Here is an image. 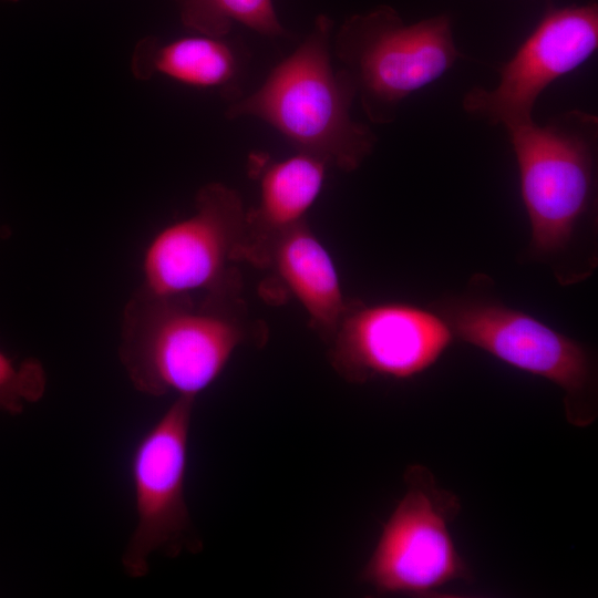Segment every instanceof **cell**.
<instances>
[{
  "label": "cell",
  "instance_id": "9c48e42d",
  "mask_svg": "<svg viewBox=\"0 0 598 598\" xmlns=\"http://www.w3.org/2000/svg\"><path fill=\"white\" fill-rule=\"evenodd\" d=\"M597 49L596 2L550 9L501 65L497 85L471 89L462 99V109L506 131L528 124L542 93L587 62Z\"/></svg>",
  "mask_w": 598,
  "mask_h": 598
},
{
  "label": "cell",
  "instance_id": "5b68a950",
  "mask_svg": "<svg viewBox=\"0 0 598 598\" xmlns=\"http://www.w3.org/2000/svg\"><path fill=\"white\" fill-rule=\"evenodd\" d=\"M436 312L463 342L558 385L571 425L586 427L596 420V368L584 344L496 299L450 297Z\"/></svg>",
  "mask_w": 598,
  "mask_h": 598
},
{
  "label": "cell",
  "instance_id": "6da1fadb",
  "mask_svg": "<svg viewBox=\"0 0 598 598\" xmlns=\"http://www.w3.org/2000/svg\"><path fill=\"white\" fill-rule=\"evenodd\" d=\"M241 290L243 280L165 297L135 291L123 309L118 342L135 390L196 399L240 347H264L268 329L251 317Z\"/></svg>",
  "mask_w": 598,
  "mask_h": 598
},
{
  "label": "cell",
  "instance_id": "7a4b0ae2",
  "mask_svg": "<svg viewBox=\"0 0 598 598\" xmlns=\"http://www.w3.org/2000/svg\"><path fill=\"white\" fill-rule=\"evenodd\" d=\"M333 21L319 14L307 38L251 94L229 103L228 118L251 116L278 131L296 150L343 172L359 168L378 137L351 117L354 86L331 63Z\"/></svg>",
  "mask_w": 598,
  "mask_h": 598
},
{
  "label": "cell",
  "instance_id": "9a60e30c",
  "mask_svg": "<svg viewBox=\"0 0 598 598\" xmlns=\"http://www.w3.org/2000/svg\"><path fill=\"white\" fill-rule=\"evenodd\" d=\"M43 364L34 358L17 361L0 350V411L20 414L40 401L47 390Z\"/></svg>",
  "mask_w": 598,
  "mask_h": 598
},
{
  "label": "cell",
  "instance_id": "52a82bcc",
  "mask_svg": "<svg viewBox=\"0 0 598 598\" xmlns=\"http://www.w3.org/2000/svg\"><path fill=\"white\" fill-rule=\"evenodd\" d=\"M405 493L385 523L360 577L378 594H431L471 573L460 556L450 524L458 497L442 488L429 468L411 465Z\"/></svg>",
  "mask_w": 598,
  "mask_h": 598
},
{
  "label": "cell",
  "instance_id": "7c38bea8",
  "mask_svg": "<svg viewBox=\"0 0 598 598\" xmlns=\"http://www.w3.org/2000/svg\"><path fill=\"white\" fill-rule=\"evenodd\" d=\"M255 267L274 272L276 280L300 303L310 327L327 343L350 300L343 295L330 252L307 219L272 239Z\"/></svg>",
  "mask_w": 598,
  "mask_h": 598
},
{
  "label": "cell",
  "instance_id": "277c9868",
  "mask_svg": "<svg viewBox=\"0 0 598 598\" xmlns=\"http://www.w3.org/2000/svg\"><path fill=\"white\" fill-rule=\"evenodd\" d=\"M333 53L367 118L392 123L409 96L442 78L462 56L447 14L406 23L390 6L347 18Z\"/></svg>",
  "mask_w": 598,
  "mask_h": 598
},
{
  "label": "cell",
  "instance_id": "8992f818",
  "mask_svg": "<svg viewBox=\"0 0 598 598\" xmlns=\"http://www.w3.org/2000/svg\"><path fill=\"white\" fill-rule=\"evenodd\" d=\"M195 401L176 396L132 452L130 473L136 524L121 558L128 577L146 576L155 553L175 558L203 549L185 495Z\"/></svg>",
  "mask_w": 598,
  "mask_h": 598
},
{
  "label": "cell",
  "instance_id": "8fae6325",
  "mask_svg": "<svg viewBox=\"0 0 598 598\" xmlns=\"http://www.w3.org/2000/svg\"><path fill=\"white\" fill-rule=\"evenodd\" d=\"M248 167L259 183V199L247 209L241 261L256 266L272 239L307 219L323 187L329 165L303 152L283 159L255 153L249 156Z\"/></svg>",
  "mask_w": 598,
  "mask_h": 598
},
{
  "label": "cell",
  "instance_id": "5bb4252c",
  "mask_svg": "<svg viewBox=\"0 0 598 598\" xmlns=\"http://www.w3.org/2000/svg\"><path fill=\"white\" fill-rule=\"evenodd\" d=\"M182 23L199 34L225 38L235 22L266 37H286L272 0H174Z\"/></svg>",
  "mask_w": 598,
  "mask_h": 598
},
{
  "label": "cell",
  "instance_id": "3957f363",
  "mask_svg": "<svg viewBox=\"0 0 598 598\" xmlns=\"http://www.w3.org/2000/svg\"><path fill=\"white\" fill-rule=\"evenodd\" d=\"M518 167L534 255L564 252L597 202L598 117L563 112L507 131Z\"/></svg>",
  "mask_w": 598,
  "mask_h": 598
},
{
  "label": "cell",
  "instance_id": "ba28073f",
  "mask_svg": "<svg viewBox=\"0 0 598 598\" xmlns=\"http://www.w3.org/2000/svg\"><path fill=\"white\" fill-rule=\"evenodd\" d=\"M247 209L239 193L205 184L190 215L162 227L147 243L136 291L155 297L202 292L241 276Z\"/></svg>",
  "mask_w": 598,
  "mask_h": 598
},
{
  "label": "cell",
  "instance_id": "4fadbf2b",
  "mask_svg": "<svg viewBox=\"0 0 598 598\" xmlns=\"http://www.w3.org/2000/svg\"><path fill=\"white\" fill-rule=\"evenodd\" d=\"M132 70L143 80L162 75L188 86L217 89L229 102L241 96L244 58L225 38H146L135 48Z\"/></svg>",
  "mask_w": 598,
  "mask_h": 598
},
{
  "label": "cell",
  "instance_id": "30bf717a",
  "mask_svg": "<svg viewBox=\"0 0 598 598\" xmlns=\"http://www.w3.org/2000/svg\"><path fill=\"white\" fill-rule=\"evenodd\" d=\"M434 311L401 302L350 300L328 346L334 372L350 383L410 379L433 365L453 341Z\"/></svg>",
  "mask_w": 598,
  "mask_h": 598
}]
</instances>
